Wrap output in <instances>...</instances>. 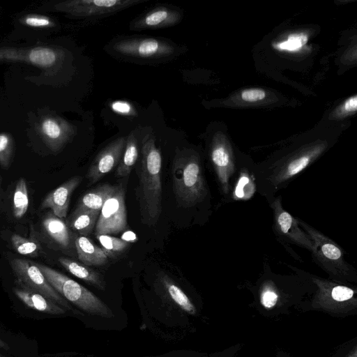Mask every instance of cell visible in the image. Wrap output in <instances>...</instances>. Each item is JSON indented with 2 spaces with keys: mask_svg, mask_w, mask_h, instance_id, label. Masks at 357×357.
<instances>
[{
  "mask_svg": "<svg viewBox=\"0 0 357 357\" xmlns=\"http://www.w3.org/2000/svg\"><path fill=\"white\" fill-rule=\"evenodd\" d=\"M36 263V262H35ZM51 286L83 316L89 328L119 330L126 325L123 310H116L92 291L67 275L42 264L36 263Z\"/></svg>",
  "mask_w": 357,
  "mask_h": 357,
  "instance_id": "cell-1",
  "label": "cell"
},
{
  "mask_svg": "<svg viewBox=\"0 0 357 357\" xmlns=\"http://www.w3.org/2000/svg\"><path fill=\"white\" fill-rule=\"evenodd\" d=\"M162 157L153 133L143 138L139 169V184L136 197L142 222L153 226L162 211Z\"/></svg>",
  "mask_w": 357,
  "mask_h": 357,
  "instance_id": "cell-2",
  "label": "cell"
},
{
  "mask_svg": "<svg viewBox=\"0 0 357 357\" xmlns=\"http://www.w3.org/2000/svg\"><path fill=\"white\" fill-rule=\"evenodd\" d=\"M172 176L174 193L179 206L192 208L210 204V190L197 152L187 149L177 150L172 162Z\"/></svg>",
  "mask_w": 357,
  "mask_h": 357,
  "instance_id": "cell-3",
  "label": "cell"
},
{
  "mask_svg": "<svg viewBox=\"0 0 357 357\" xmlns=\"http://www.w3.org/2000/svg\"><path fill=\"white\" fill-rule=\"evenodd\" d=\"M153 287L161 307L148 318L153 319V324L184 331L189 317H195L198 312L192 300L164 273H160L157 276Z\"/></svg>",
  "mask_w": 357,
  "mask_h": 357,
  "instance_id": "cell-4",
  "label": "cell"
},
{
  "mask_svg": "<svg viewBox=\"0 0 357 357\" xmlns=\"http://www.w3.org/2000/svg\"><path fill=\"white\" fill-rule=\"evenodd\" d=\"M297 220L313 243L311 251L313 262L333 281L341 283L356 282V270L347 261L342 247L305 221L298 218Z\"/></svg>",
  "mask_w": 357,
  "mask_h": 357,
  "instance_id": "cell-5",
  "label": "cell"
},
{
  "mask_svg": "<svg viewBox=\"0 0 357 357\" xmlns=\"http://www.w3.org/2000/svg\"><path fill=\"white\" fill-rule=\"evenodd\" d=\"M109 52L125 59L162 61L175 57L180 49L170 40L144 36H126L109 44Z\"/></svg>",
  "mask_w": 357,
  "mask_h": 357,
  "instance_id": "cell-6",
  "label": "cell"
},
{
  "mask_svg": "<svg viewBox=\"0 0 357 357\" xmlns=\"http://www.w3.org/2000/svg\"><path fill=\"white\" fill-rule=\"evenodd\" d=\"M313 286L307 279L297 274L286 275L273 272L268 262L264 260L263 272L256 287L261 305L266 309H272L278 304L284 294L306 290Z\"/></svg>",
  "mask_w": 357,
  "mask_h": 357,
  "instance_id": "cell-7",
  "label": "cell"
},
{
  "mask_svg": "<svg viewBox=\"0 0 357 357\" xmlns=\"http://www.w3.org/2000/svg\"><path fill=\"white\" fill-rule=\"evenodd\" d=\"M10 266L18 286L42 294L84 321L82 314L51 286L35 262L24 259H13Z\"/></svg>",
  "mask_w": 357,
  "mask_h": 357,
  "instance_id": "cell-8",
  "label": "cell"
},
{
  "mask_svg": "<svg viewBox=\"0 0 357 357\" xmlns=\"http://www.w3.org/2000/svg\"><path fill=\"white\" fill-rule=\"evenodd\" d=\"M287 266L314 285L313 303L315 305L332 309L356 305V291L352 287L344 283L322 278L292 265L287 264Z\"/></svg>",
  "mask_w": 357,
  "mask_h": 357,
  "instance_id": "cell-9",
  "label": "cell"
},
{
  "mask_svg": "<svg viewBox=\"0 0 357 357\" xmlns=\"http://www.w3.org/2000/svg\"><path fill=\"white\" fill-rule=\"evenodd\" d=\"M273 214V231L284 246L295 245L311 252L313 243L309 235L299 226L297 218L287 211L282 203V196L276 195L268 204Z\"/></svg>",
  "mask_w": 357,
  "mask_h": 357,
  "instance_id": "cell-10",
  "label": "cell"
},
{
  "mask_svg": "<svg viewBox=\"0 0 357 357\" xmlns=\"http://www.w3.org/2000/svg\"><path fill=\"white\" fill-rule=\"evenodd\" d=\"M125 187L114 185L105 200L95 226L96 235L119 234L127 229Z\"/></svg>",
  "mask_w": 357,
  "mask_h": 357,
  "instance_id": "cell-11",
  "label": "cell"
},
{
  "mask_svg": "<svg viewBox=\"0 0 357 357\" xmlns=\"http://www.w3.org/2000/svg\"><path fill=\"white\" fill-rule=\"evenodd\" d=\"M147 0H74L60 3L59 9L74 16L94 18L113 15Z\"/></svg>",
  "mask_w": 357,
  "mask_h": 357,
  "instance_id": "cell-12",
  "label": "cell"
},
{
  "mask_svg": "<svg viewBox=\"0 0 357 357\" xmlns=\"http://www.w3.org/2000/svg\"><path fill=\"white\" fill-rule=\"evenodd\" d=\"M127 137H120L102 149L90 165L86 178L93 184L116 167L123 154Z\"/></svg>",
  "mask_w": 357,
  "mask_h": 357,
  "instance_id": "cell-13",
  "label": "cell"
},
{
  "mask_svg": "<svg viewBox=\"0 0 357 357\" xmlns=\"http://www.w3.org/2000/svg\"><path fill=\"white\" fill-rule=\"evenodd\" d=\"M183 19V13L176 8L166 6L155 7L130 23L133 31L153 30L173 26Z\"/></svg>",
  "mask_w": 357,
  "mask_h": 357,
  "instance_id": "cell-14",
  "label": "cell"
},
{
  "mask_svg": "<svg viewBox=\"0 0 357 357\" xmlns=\"http://www.w3.org/2000/svg\"><path fill=\"white\" fill-rule=\"evenodd\" d=\"M255 165H241L236 162V172L231 182L230 192L226 204L245 202L257 193Z\"/></svg>",
  "mask_w": 357,
  "mask_h": 357,
  "instance_id": "cell-15",
  "label": "cell"
},
{
  "mask_svg": "<svg viewBox=\"0 0 357 357\" xmlns=\"http://www.w3.org/2000/svg\"><path fill=\"white\" fill-rule=\"evenodd\" d=\"M82 181V176H76L65 181L46 195L41 203L40 208H50L57 217L66 218L71 195Z\"/></svg>",
  "mask_w": 357,
  "mask_h": 357,
  "instance_id": "cell-16",
  "label": "cell"
},
{
  "mask_svg": "<svg viewBox=\"0 0 357 357\" xmlns=\"http://www.w3.org/2000/svg\"><path fill=\"white\" fill-rule=\"evenodd\" d=\"M43 227L49 237L61 249L70 250L75 249L73 234L66 222L52 211L46 214L42 222Z\"/></svg>",
  "mask_w": 357,
  "mask_h": 357,
  "instance_id": "cell-17",
  "label": "cell"
},
{
  "mask_svg": "<svg viewBox=\"0 0 357 357\" xmlns=\"http://www.w3.org/2000/svg\"><path fill=\"white\" fill-rule=\"evenodd\" d=\"M13 291L16 296L28 307L50 314H64L68 312L42 294L31 289L15 287Z\"/></svg>",
  "mask_w": 357,
  "mask_h": 357,
  "instance_id": "cell-18",
  "label": "cell"
},
{
  "mask_svg": "<svg viewBox=\"0 0 357 357\" xmlns=\"http://www.w3.org/2000/svg\"><path fill=\"white\" fill-rule=\"evenodd\" d=\"M75 246L78 259L88 266H100L105 264L108 257L102 248L84 236H77Z\"/></svg>",
  "mask_w": 357,
  "mask_h": 357,
  "instance_id": "cell-19",
  "label": "cell"
},
{
  "mask_svg": "<svg viewBox=\"0 0 357 357\" xmlns=\"http://www.w3.org/2000/svg\"><path fill=\"white\" fill-rule=\"evenodd\" d=\"M59 261L63 267L74 276L84 280L100 291L106 290L107 283L103 275L90 268V266L67 257H59Z\"/></svg>",
  "mask_w": 357,
  "mask_h": 357,
  "instance_id": "cell-20",
  "label": "cell"
},
{
  "mask_svg": "<svg viewBox=\"0 0 357 357\" xmlns=\"http://www.w3.org/2000/svg\"><path fill=\"white\" fill-rule=\"evenodd\" d=\"M41 132L54 149L62 146L74 134L73 128L67 123L59 121L53 118H47L43 121Z\"/></svg>",
  "mask_w": 357,
  "mask_h": 357,
  "instance_id": "cell-21",
  "label": "cell"
},
{
  "mask_svg": "<svg viewBox=\"0 0 357 357\" xmlns=\"http://www.w3.org/2000/svg\"><path fill=\"white\" fill-rule=\"evenodd\" d=\"M114 188V185L104 183L91 189L80 197L75 210L100 211Z\"/></svg>",
  "mask_w": 357,
  "mask_h": 357,
  "instance_id": "cell-22",
  "label": "cell"
},
{
  "mask_svg": "<svg viewBox=\"0 0 357 357\" xmlns=\"http://www.w3.org/2000/svg\"><path fill=\"white\" fill-rule=\"evenodd\" d=\"M100 211L74 210L67 220L70 230L79 235L87 236L95 228Z\"/></svg>",
  "mask_w": 357,
  "mask_h": 357,
  "instance_id": "cell-23",
  "label": "cell"
},
{
  "mask_svg": "<svg viewBox=\"0 0 357 357\" xmlns=\"http://www.w3.org/2000/svg\"><path fill=\"white\" fill-rule=\"evenodd\" d=\"M138 153L137 139L134 132H131L127 136L126 148L116 170L117 177H126L130 174L138 159Z\"/></svg>",
  "mask_w": 357,
  "mask_h": 357,
  "instance_id": "cell-24",
  "label": "cell"
},
{
  "mask_svg": "<svg viewBox=\"0 0 357 357\" xmlns=\"http://www.w3.org/2000/svg\"><path fill=\"white\" fill-rule=\"evenodd\" d=\"M29 206V195L24 178L18 180L13 194V215L20 219L26 213Z\"/></svg>",
  "mask_w": 357,
  "mask_h": 357,
  "instance_id": "cell-25",
  "label": "cell"
},
{
  "mask_svg": "<svg viewBox=\"0 0 357 357\" xmlns=\"http://www.w3.org/2000/svg\"><path fill=\"white\" fill-rule=\"evenodd\" d=\"M102 245V250L109 258H114L123 252L129 245V242L109 234L96 235Z\"/></svg>",
  "mask_w": 357,
  "mask_h": 357,
  "instance_id": "cell-26",
  "label": "cell"
},
{
  "mask_svg": "<svg viewBox=\"0 0 357 357\" xmlns=\"http://www.w3.org/2000/svg\"><path fill=\"white\" fill-rule=\"evenodd\" d=\"M56 59L57 54L52 49L38 47L29 51L26 60L36 66L48 67L52 66Z\"/></svg>",
  "mask_w": 357,
  "mask_h": 357,
  "instance_id": "cell-27",
  "label": "cell"
},
{
  "mask_svg": "<svg viewBox=\"0 0 357 357\" xmlns=\"http://www.w3.org/2000/svg\"><path fill=\"white\" fill-rule=\"evenodd\" d=\"M11 242L14 249L20 255L34 257L40 249L36 240L25 238L18 234H13Z\"/></svg>",
  "mask_w": 357,
  "mask_h": 357,
  "instance_id": "cell-28",
  "label": "cell"
},
{
  "mask_svg": "<svg viewBox=\"0 0 357 357\" xmlns=\"http://www.w3.org/2000/svg\"><path fill=\"white\" fill-rule=\"evenodd\" d=\"M10 137L6 134H0V165L8 168L12 154V146Z\"/></svg>",
  "mask_w": 357,
  "mask_h": 357,
  "instance_id": "cell-29",
  "label": "cell"
},
{
  "mask_svg": "<svg viewBox=\"0 0 357 357\" xmlns=\"http://www.w3.org/2000/svg\"><path fill=\"white\" fill-rule=\"evenodd\" d=\"M287 39V41L280 43L278 47L293 51L303 46L307 40V37L305 34H291Z\"/></svg>",
  "mask_w": 357,
  "mask_h": 357,
  "instance_id": "cell-30",
  "label": "cell"
},
{
  "mask_svg": "<svg viewBox=\"0 0 357 357\" xmlns=\"http://www.w3.org/2000/svg\"><path fill=\"white\" fill-rule=\"evenodd\" d=\"M241 97L246 102H256L264 99L266 93L261 89H248L241 92Z\"/></svg>",
  "mask_w": 357,
  "mask_h": 357,
  "instance_id": "cell-31",
  "label": "cell"
},
{
  "mask_svg": "<svg viewBox=\"0 0 357 357\" xmlns=\"http://www.w3.org/2000/svg\"><path fill=\"white\" fill-rule=\"evenodd\" d=\"M24 22L31 26L43 27L51 24L50 20L45 16H28L25 18Z\"/></svg>",
  "mask_w": 357,
  "mask_h": 357,
  "instance_id": "cell-32",
  "label": "cell"
},
{
  "mask_svg": "<svg viewBox=\"0 0 357 357\" xmlns=\"http://www.w3.org/2000/svg\"><path fill=\"white\" fill-rule=\"evenodd\" d=\"M111 107L114 111L121 114L130 116L135 114L133 107L127 102L115 101Z\"/></svg>",
  "mask_w": 357,
  "mask_h": 357,
  "instance_id": "cell-33",
  "label": "cell"
},
{
  "mask_svg": "<svg viewBox=\"0 0 357 357\" xmlns=\"http://www.w3.org/2000/svg\"><path fill=\"white\" fill-rule=\"evenodd\" d=\"M357 109V96L354 95L345 100L342 105V112L344 113H351L356 111Z\"/></svg>",
  "mask_w": 357,
  "mask_h": 357,
  "instance_id": "cell-34",
  "label": "cell"
},
{
  "mask_svg": "<svg viewBox=\"0 0 357 357\" xmlns=\"http://www.w3.org/2000/svg\"><path fill=\"white\" fill-rule=\"evenodd\" d=\"M160 357H197V356H193L190 352L186 351H176L174 353H169L167 355Z\"/></svg>",
  "mask_w": 357,
  "mask_h": 357,
  "instance_id": "cell-35",
  "label": "cell"
},
{
  "mask_svg": "<svg viewBox=\"0 0 357 357\" xmlns=\"http://www.w3.org/2000/svg\"><path fill=\"white\" fill-rule=\"evenodd\" d=\"M0 348L3 349L5 350H8L10 349L9 346L4 342L1 339H0Z\"/></svg>",
  "mask_w": 357,
  "mask_h": 357,
  "instance_id": "cell-36",
  "label": "cell"
},
{
  "mask_svg": "<svg viewBox=\"0 0 357 357\" xmlns=\"http://www.w3.org/2000/svg\"><path fill=\"white\" fill-rule=\"evenodd\" d=\"M349 357H357L356 356V348L354 349V351L352 354H351Z\"/></svg>",
  "mask_w": 357,
  "mask_h": 357,
  "instance_id": "cell-37",
  "label": "cell"
},
{
  "mask_svg": "<svg viewBox=\"0 0 357 357\" xmlns=\"http://www.w3.org/2000/svg\"><path fill=\"white\" fill-rule=\"evenodd\" d=\"M278 357H287V355L285 354L280 353L278 354Z\"/></svg>",
  "mask_w": 357,
  "mask_h": 357,
  "instance_id": "cell-38",
  "label": "cell"
},
{
  "mask_svg": "<svg viewBox=\"0 0 357 357\" xmlns=\"http://www.w3.org/2000/svg\"><path fill=\"white\" fill-rule=\"evenodd\" d=\"M0 357H6L4 356H3L2 354H0Z\"/></svg>",
  "mask_w": 357,
  "mask_h": 357,
  "instance_id": "cell-39",
  "label": "cell"
}]
</instances>
